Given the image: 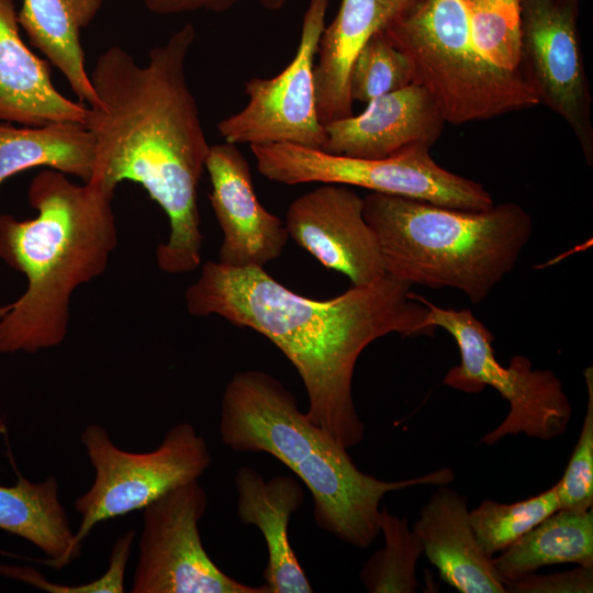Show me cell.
I'll return each mask as SVG.
<instances>
[{
    "label": "cell",
    "instance_id": "1",
    "mask_svg": "<svg viewBox=\"0 0 593 593\" xmlns=\"http://www.w3.org/2000/svg\"><path fill=\"white\" fill-rule=\"evenodd\" d=\"M194 40V26L182 25L149 51L145 65L111 46L89 75L97 101L85 121L96 148L88 182L114 193L128 180L147 191L169 221L156 262L170 275L191 272L202 260L198 187L211 145L186 76Z\"/></svg>",
    "mask_w": 593,
    "mask_h": 593
},
{
    "label": "cell",
    "instance_id": "2",
    "mask_svg": "<svg viewBox=\"0 0 593 593\" xmlns=\"http://www.w3.org/2000/svg\"><path fill=\"white\" fill-rule=\"evenodd\" d=\"M411 284L384 275L325 301L294 293L264 268L209 260L184 292L192 316L217 315L273 343L299 372L306 416L344 448L360 444L365 425L353 399V377L365 348L378 338L433 336L428 309Z\"/></svg>",
    "mask_w": 593,
    "mask_h": 593
},
{
    "label": "cell",
    "instance_id": "3",
    "mask_svg": "<svg viewBox=\"0 0 593 593\" xmlns=\"http://www.w3.org/2000/svg\"><path fill=\"white\" fill-rule=\"evenodd\" d=\"M113 197L47 168L29 187L33 219L0 214V259L27 281L20 298L0 306L1 354H33L65 340L74 292L105 271L118 246Z\"/></svg>",
    "mask_w": 593,
    "mask_h": 593
},
{
    "label": "cell",
    "instance_id": "4",
    "mask_svg": "<svg viewBox=\"0 0 593 593\" xmlns=\"http://www.w3.org/2000/svg\"><path fill=\"white\" fill-rule=\"evenodd\" d=\"M220 435L234 451L267 452L306 485L320 528L356 548L380 534V502L385 494L455 480L449 467L399 481H383L359 470L346 448L301 412L295 396L275 377L246 370L225 387Z\"/></svg>",
    "mask_w": 593,
    "mask_h": 593
},
{
    "label": "cell",
    "instance_id": "5",
    "mask_svg": "<svg viewBox=\"0 0 593 593\" xmlns=\"http://www.w3.org/2000/svg\"><path fill=\"white\" fill-rule=\"evenodd\" d=\"M362 200L387 275L457 289L473 304L514 269L533 234L529 214L514 202L463 211L379 192Z\"/></svg>",
    "mask_w": 593,
    "mask_h": 593
},
{
    "label": "cell",
    "instance_id": "6",
    "mask_svg": "<svg viewBox=\"0 0 593 593\" xmlns=\"http://www.w3.org/2000/svg\"><path fill=\"white\" fill-rule=\"evenodd\" d=\"M381 30L445 122L489 120L540 103L523 71L496 67L477 47L463 0H422Z\"/></svg>",
    "mask_w": 593,
    "mask_h": 593
},
{
    "label": "cell",
    "instance_id": "7",
    "mask_svg": "<svg viewBox=\"0 0 593 593\" xmlns=\"http://www.w3.org/2000/svg\"><path fill=\"white\" fill-rule=\"evenodd\" d=\"M416 296L428 309V322L449 333L460 353L459 365L448 370L443 383L468 394L491 387L510 405L505 418L481 438V444L492 446L519 434L551 440L567 430L573 410L552 370L533 369L532 361L522 355L502 366L494 355L493 334L471 310L444 309Z\"/></svg>",
    "mask_w": 593,
    "mask_h": 593
},
{
    "label": "cell",
    "instance_id": "8",
    "mask_svg": "<svg viewBox=\"0 0 593 593\" xmlns=\"http://www.w3.org/2000/svg\"><path fill=\"white\" fill-rule=\"evenodd\" d=\"M249 147L258 171L278 183L345 184L463 211H484L494 205L481 183L439 166L429 153L430 146L422 143L378 159L334 155L293 144Z\"/></svg>",
    "mask_w": 593,
    "mask_h": 593
},
{
    "label": "cell",
    "instance_id": "9",
    "mask_svg": "<svg viewBox=\"0 0 593 593\" xmlns=\"http://www.w3.org/2000/svg\"><path fill=\"white\" fill-rule=\"evenodd\" d=\"M80 440L94 470L91 486L74 502L80 515L75 541L99 523L143 510L166 493L199 480L212 457L203 436L187 422L174 425L154 450L132 452L118 447L98 424Z\"/></svg>",
    "mask_w": 593,
    "mask_h": 593
},
{
    "label": "cell",
    "instance_id": "10",
    "mask_svg": "<svg viewBox=\"0 0 593 593\" xmlns=\"http://www.w3.org/2000/svg\"><path fill=\"white\" fill-rule=\"evenodd\" d=\"M208 495L199 480L143 508L132 593H269L224 573L204 549L199 522Z\"/></svg>",
    "mask_w": 593,
    "mask_h": 593
},
{
    "label": "cell",
    "instance_id": "11",
    "mask_svg": "<svg viewBox=\"0 0 593 593\" xmlns=\"http://www.w3.org/2000/svg\"><path fill=\"white\" fill-rule=\"evenodd\" d=\"M329 0H310L292 60L277 76L246 81L247 104L217 123L226 143L293 144L324 150L326 130L316 107L314 65Z\"/></svg>",
    "mask_w": 593,
    "mask_h": 593
},
{
    "label": "cell",
    "instance_id": "12",
    "mask_svg": "<svg viewBox=\"0 0 593 593\" xmlns=\"http://www.w3.org/2000/svg\"><path fill=\"white\" fill-rule=\"evenodd\" d=\"M580 0H521L522 71L540 102L574 133L593 161L591 92L578 32Z\"/></svg>",
    "mask_w": 593,
    "mask_h": 593
},
{
    "label": "cell",
    "instance_id": "13",
    "mask_svg": "<svg viewBox=\"0 0 593 593\" xmlns=\"http://www.w3.org/2000/svg\"><path fill=\"white\" fill-rule=\"evenodd\" d=\"M284 225L289 237L354 287L385 275L377 236L363 216V200L349 186L324 183L296 198Z\"/></svg>",
    "mask_w": 593,
    "mask_h": 593
},
{
    "label": "cell",
    "instance_id": "14",
    "mask_svg": "<svg viewBox=\"0 0 593 593\" xmlns=\"http://www.w3.org/2000/svg\"><path fill=\"white\" fill-rule=\"evenodd\" d=\"M209 200L223 232L219 264L264 268L277 259L289 238L284 223L259 202L249 165L237 145H211L205 160Z\"/></svg>",
    "mask_w": 593,
    "mask_h": 593
},
{
    "label": "cell",
    "instance_id": "15",
    "mask_svg": "<svg viewBox=\"0 0 593 593\" xmlns=\"http://www.w3.org/2000/svg\"><path fill=\"white\" fill-rule=\"evenodd\" d=\"M445 120L427 91L411 83L380 96L363 112L327 123L324 152L356 158H385L413 144L433 146Z\"/></svg>",
    "mask_w": 593,
    "mask_h": 593
},
{
    "label": "cell",
    "instance_id": "16",
    "mask_svg": "<svg viewBox=\"0 0 593 593\" xmlns=\"http://www.w3.org/2000/svg\"><path fill=\"white\" fill-rule=\"evenodd\" d=\"M412 529L444 582L460 593H507L492 557L477 541L463 494L448 484L438 485Z\"/></svg>",
    "mask_w": 593,
    "mask_h": 593
},
{
    "label": "cell",
    "instance_id": "17",
    "mask_svg": "<svg viewBox=\"0 0 593 593\" xmlns=\"http://www.w3.org/2000/svg\"><path fill=\"white\" fill-rule=\"evenodd\" d=\"M19 26L14 1L0 0V122L85 124L88 108L54 87L51 64L24 44Z\"/></svg>",
    "mask_w": 593,
    "mask_h": 593
},
{
    "label": "cell",
    "instance_id": "18",
    "mask_svg": "<svg viewBox=\"0 0 593 593\" xmlns=\"http://www.w3.org/2000/svg\"><path fill=\"white\" fill-rule=\"evenodd\" d=\"M237 515L244 525H255L268 552L262 577L269 593H310L313 588L289 540V522L303 504L302 486L292 477L270 480L244 466L234 475Z\"/></svg>",
    "mask_w": 593,
    "mask_h": 593
},
{
    "label": "cell",
    "instance_id": "19",
    "mask_svg": "<svg viewBox=\"0 0 593 593\" xmlns=\"http://www.w3.org/2000/svg\"><path fill=\"white\" fill-rule=\"evenodd\" d=\"M392 16L383 0H342L335 19L325 25L314 65L316 107L323 125L353 115V64L367 41Z\"/></svg>",
    "mask_w": 593,
    "mask_h": 593
},
{
    "label": "cell",
    "instance_id": "20",
    "mask_svg": "<svg viewBox=\"0 0 593 593\" xmlns=\"http://www.w3.org/2000/svg\"><path fill=\"white\" fill-rule=\"evenodd\" d=\"M105 0H23L19 25L30 43L67 79L80 103L94 104L97 96L86 70L80 33Z\"/></svg>",
    "mask_w": 593,
    "mask_h": 593
},
{
    "label": "cell",
    "instance_id": "21",
    "mask_svg": "<svg viewBox=\"0 0 593 593\" xmlns=\"http://www.w3.org/2000/svg\"><path fill=\"white\" fill-rule=\"evenodd\" d=\"M14 485L0 484V529L26 539L59 570L81 553L54 475L32 482L16 472Z\"/></svg>",
    "mask_w": 593,
    "mask_h": 593
},
{
    "label": "cell",
    "instance_id": "22",
    "mask_svg": "<svg viewBox=\"0 0 593 593\" xmlns=\"http://www.w3.org/2000/svg\"><path fill=\"white\" fill-rule=\"evenodd\" d=\"M94 164V141L82 123L15 127L0 122V184L11 176L42 166L88 182Z\"/></svg>",
    "mask_w": 593,
    "mask_h": 593
},
{
    "label": "cell",
    "instance_id": "23",
    "mask_svg": "<svg viewBox=\"0 0 593 593\" xmlns=\"http://www.w3.org/2000/svg\"><path fill=\"white\" fill-rule=\"evenodd\" d=\"M501 552L492 561L504 581L552 564L593 566V511L558 510Z\"/></svg>",
    "mask_w": 593,
    "mask_h": 593
},
{
    "label": "cell",
    "instance_id": "24",
    "mask_svg": "<svg viewBox=\"0 0 593 593\" xmlns=\"http://www.w3.org/2000/svg\"><path fill=\"white\" fill-rule=\"evenodd\" d=\"M384 546L363 564L359 578L371 593H414L419 586L416 564L423 555V546L409 526L407 518L390 513L387 507L380 513V534Z\"/></svg>",
    "mask_w": 593,
    "mask_h": 593
},
{
    "label": "cell",
    "instance_id": "25",
    "mask_svg": "<svg viewBox=\"0 0 593 593\" xmlns=\"http://www.w3.org/2000/svg\"><path fill=\"white\" fill-rule=\"evenodd\" d=\"M556 484L540 494L504 504L485 500L470 510V523L483 552L493 557L559 510Z\"/></svg>",
    "mask_w": 593,
    "mask_h": 593
},
{
    "label": "cell",
    "instance_id": "26",
    "mask_svg": "<svg viewBox=\"0 0 593 593\" xmlns=\"http://www.w3.org/2000/svg\"><path fill=\"white\" fill-rule=\"evenodd\" d=\"M471 36L496 67L522 71L521 0H463Z\"/></svg>",
    "mask_w": 593,
    "mask_h": 593
},
{
    "label": "cell",
    "instance_id": "27",
    "mask_svg": "<svg viewBox=\"0 0 593 593\" xmlns=\"http://www.w3.org/2000/svg\"><path fill=\"white\" fill-rule=\"evenodd\" d=\"M413 83L411 64L380 29L363 45L350 71L353 101L369 103L385 93Z\"/></svg>",
    "mask_w": 593,
    "mask_h": 593
},
{
    "label": "cell",
    "instance_id": "28",
    "mask_svg": "<svg viewBox=\"0 0 593 593\" xmlns=\"http://www.w3.org/2000/svg\"><path fill=\"white\" fill-rule=\"evenodd\" d=\"M586 411L566 471L556 483L559 510L588 511L593 505V369L584 370Z\"/></svg>",
    "mask_w": 593,
    "mask_h": 593
},
{
    "label": "cell",
    "instance_id": "29",
    "mask_svg": "<svg viewBox=\"0 0 593 593\" xmlns=\"http://www.w3.org/2000/svg\"><path fill=\"white\" fill-rule=\"evenodd\" d=\"M504 583L507 593H591L593 566H578L570 571L549 574L532 572Z\"/></svg>",
    "mask_w": 593,
    "mask_h": 593
},
{
    "label": "cell",
    "instance_id": "30",
    "mask_svg": "<svg viewBox=\"0 0 593 593\" xmlns=\"http://www.w3.org/2000/svg\"><path fill=\"white\" fill-rule=\"evenodd\" d=\"M243 1L255 2L270 11L280 10L288 2V0H142L147 10L158 15H175L201 10L223 12Z\"/></svg>",
    "mask_w": 593,
    "mask_h": 593
},
{
    "label": "cell",
    "instance_id": "31",
    "mask_svg": "<svg viewBox=\"0 0 593 593\" xmlns=\"http://www.w3.org/2000/svg\"><path fill=\"white\" fill-rule=\"evenodd\" d=\"M391 9L393 16L415 7L422 0H383Z\"/></svg>",
    "mask_w": 593,
    "mask_h": 593
},
{
    "label": "cell",
    "instance_id": "32",
    "mask_svg": "<svg viewBox=\"0 0 593 593\" xmlns=\"http://www.w3.org/2000/svg\"><path fill=\"white\" fill-rule=\"evenodd\" d=\"M5 432H7V424L3 417L0 415V434H5Z\"/></svg>",
    "mask_w": 593,
    "mask_h": 593
}]
</instances>
